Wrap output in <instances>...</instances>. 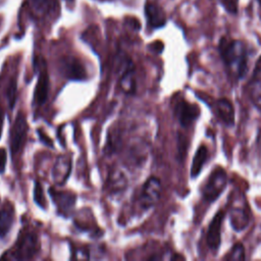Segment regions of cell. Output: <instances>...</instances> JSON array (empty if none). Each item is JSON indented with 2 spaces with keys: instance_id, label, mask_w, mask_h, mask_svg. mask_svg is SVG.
Listing matches in <instances>:
<instances>
[{
  "instance_id": "1",
  "label": "cell",
  "mask_w": 261,
  "mask_h": 261,
  "mask_svg": "<svg viewBox=\"0 0 261 261\" xmlns=\"http://www.w3.org/2000/svg\"><path fill=\"white\" fill-rule=\"evenodd\" d=\"M219 52L229 72L237 79H243L248 70V54L245 45L240 41L223 38L219 43Z\"/></svg>"
},
{
  "instance_id": "2",
  "label": "cell",
  "mask_w": 261,
  "mask_h": 261,
  "mask_svg": "<svg viewBox=\"0 0 261 261\" xmlns=\"http://www.w3.org/2000/svg\"><path fill=\"white\" fill-rule=\"evenodd\" d=\"M227 184V174L222 167H216L209 175L203 188V198L207 203L214 202L224 191Z\"/></svg>"
},
{
  "instance_id": "3",
  "label": "cell",
  "mask_w": 261,
  "mask_h": 261,
  "mask_svg": "<svg viewBox=\"0 0 261 261\" xmlns=\"http://www.w3.org/2000/svg\"><path fill=\"white\" fill-rule=\"evenodd\" d=\"M39 249L38 237L34 232H25L20 236L13 253L14 259L27 260L33 258Z\"/></svg>"
},
{
  "instance_id": "4",
  "label": "cell",
  "mask_w": 261,
  "mask_h": 261,
  "mask_svg": "<svg viewBox=\"0 0 261 261\" xmlns=\"http://www.w3.org/2000/svg\"><path fill=\"white\" fill-rule=\"evenodd\" d=\"M161 194V182L158 177H149L143 186L140 204L144 209H149L153 207L159 200Z\"/></svg>"
},
{
  "instance_id": "5",
  "label": "cell",
  "mask_w": 261,
  "mask_h": 261,
  "mask_svg": "<svg viewBox=\"0 0 261 261\" xmlns=\"http://www.w3.org/2000/svg\"><path fill=\"white\" fill-rule=\"evenodd\" d=\"M27 130H28V123H27L25 116L22 112H19L11 128V135H10L11 153L15 154L20 150L25 139Z\"/></svg>"
},
{
  "instance_id": "6",
  "label": "cell",
  "mask_w": 261,
  "mask_h": 261,
  "mask_svg": "<svg viewBox=\"0 0 261 261\" xmlns=\"http://www.w3.org/2000/svg\"><path fill=\"white\" fill-rule=\"evenodd\" d=\"M224 219V211L218 210L208 226L206 242L212 251H217L221 243V225Z\"/></svg>"
},
{
  "instance_id": "7",
  "label": "cell",
  "mask_w": 261,
  "mask_h": 261,
  "mask_svg": "<svg viewBox=\"0 0 261 261\" xmlns=\"http://www.w3.org/2000/svg\"><path fill=\"white\" fill-rule=\"evenodd\" d=\"M175 114L181 126H190L200 115V108L196 104H191L185 100L178 101L175 106Z\"/></svg>"
},
{
  "instance_id": "8",
  "label": "cell",
  "mask_w": 261,
  "mask_h": 261,
  "mask_svg": "<svg viewBox=\"0 0 261 261\" xmlns=\"http://www.w3.org/2000/svg\"><path fill=\"white\" fill-rule=\"evenodd\" d=\"M215 110L218 118L227 126L234 124V108L231 102L225 98H221L215 103Z\"/></svg>"
},
{
  "instance_id": "9",
  "label": "cell",
  "mask_w": 261,
  "mask_h": 261,
  "mask_svg": "<svg viewBox=\"0 0 261 261\" xmlns=\"http://www.w3.org/2000/svg\"><path fill=\"white\" fill-rule=\"evenodd\" d=\"M14 218L13 205L6 202L0 207V239L5 237L9 231Z\"/></svg>"
},
{
  "instance_id": "10",
  "label": "cell",
  "mask_w": 261,
  "mask_h": 261,
  "mask_svg": "<svg viewBox=\"0 0 261 261\" xmlns=\"http://www.w3.org/2000/svg\"><path fill=\"white\" fill-rule=\"evenodd\" d=\"M229 219L232 228L237 231H242L249 223V214L244 208L234 207L230 210Z\"/></svg>"
},
{
  "instance_id": "11",
  "label": "cell",
  "mask_w": 261,
  "mask_h": 261,
  "mask_svg": "<svg viewBox=\"0 0 261 261\" xmlns=\"http://www.w3.org/2000/svg\"><path fill=\"white\" fill-rule=\"evenodd\" d=\"M145 10H146V16L148 18L149 24L152 28H160L165 24V21H166L165 14L160 7L154 4H148L146 5Z\"/></svg>"
},
{
  "instance_id": "12",
  "label": "cell",
  "mask_w": 261,
  "mask_h": 261,
  "mask_svg": "<svg viewBox=\"0 0 261 261\" xmlns=\"http://www.w3.org/2000/svg\"><path fill=\"white\" fill-rule=\"evenodd\" d=\"M70 173V160L67 157H59L53 168V177L58 184H63Z\"/></svg>"
},
{
  "instance_id": "13",
  "label": "cell",
  "mask_w": 261,
  "mask_h": 261,
  "mask_svg": "<svg viewBox=\"0 0 261 261\" xmlns=\"http://www.w3.org/2000/svg\"><path fill=\"white\" fill-rule=\"evenodd\" d=\"M48 90H49V79L46 70L43 69L38 77V83L35 91V99L39 104H43L46 102L47 96H48Z\"/></svg>"
},
{
  "instance_id": "14",
  "label": "cell",
  "mask_w": 261,
  "mask_h": 261,
  "mask_svg": "<svg viewBox=\"0 0 261 261\" xmlns=\"http://www.w3.org/2000/svg\"><path fill=\"white\" fill-rule=\"evenodd\" d=\"M64 72L69 79L83 80L86 76V70L82 63L73 58L67 59L64 62Z\"/></svg>"
},
{
  "instance_id": "15",
  "label": "cell",
  "mask_w": 261,
  "mask_h": 261,
  "mask_svg": "<svg viewBox=\"0 0 261 261\" xmlns=\"http://www.w3.org/2000/svg\"><path fill=\"white\" fill-rule=\"evenodd\" d=\"M207 158H208V149L205 145H201L196 151L195 156L193 158L192 167H191V177L194 178L199 175Z\"/></svg>"
},
{
  "instance_id": "16",
  "label": "cell",
  "mask_w": 261,
  "mask_h": 261,
  "mask_svg": "<svg viewBox=\"0 0 261 261\" xmlns=\"http://www.w3.org/2000/svg\"><path fill=\"white\" fill-rule=\"evenodd\" d=\"M120 88L125 93H133L135 90V77H134V67L132 62L125 67L121 77H120Z\"/></svg>"
},
{
  "instance_id": "17",
  "label": "cell",
  "mask_w": 261,
  "mask_h": 261,
  "mask_svg": "<svg viewBox=\"0 0 261 261\" xmlns=\"http://www.w3.org/2000/svg\"><path fill=\"white\" fill-rule=\"evenodd\" d=\"M52 198H54L55 202L57 203V206L60 207V209L64 212V211H68L74 203V196L69 195L68 193H63V192H53V196Z\"/></svg>"
},
{
  "instance_id": "18",
  "label": "cell",
  "mask_w": 261,
  "mask_h": 261,
  "mask_svg": "<svg viewBox=\"0 0 261 261\" xmlns=\"http://www.w3.org/2000/svg\"><path fill=\"white\" fill-rule=\"evenodd\" d=\"M245 258V248L241 243L234 244L227 255L224 257L226 260H244Z\"/></svg>"
},
{
  "instance_id": "19",
  "label": "cell",
  "mask_w": 261,
  "mask_h": 261,
  "mask_svg": "<svg viewBox=\"0 0 261 261\" xmlns=\"http://www.w3.org/2000/svg\"><path fill=\"white\" fill-rule=\"evenodd\" d=\"M250 95L253 103L261 109V80L252 81V87L250 90Z\"/></svg>"
},
{
  "instance_id": "20",
  "label": "cell",
  "mask_w": 261,
  "mask_h": 261,
  "mask_svg": "<svg viewBox=\"0 0 261 261\" xmlns=\"http://www.w3.org/2000/svg\"><path fill=\"white\" fill-rule=\"evenodd\" d=\"M43 195L44 194H43V190H42L40 182H36L35 189H34V200L42 208H44L46 206V200Z\"/></svg>"
},
{
  "instance_id": "21",
  "label": "cell",
  "mask_w": 261,
  "mask_h": 261,
  "mask_svg": "<svg viewBox=\"0 0 261 261\" xmlns=\"http://www.w3.org/2000/svg\"><path fill=\"white\" fill-rule=\"evenodd\" d=\"M15 82H11L7 91V97H8V101H9V105L10 107H13L14 101H15Z\"/></svg>"
},
{
  "instance_id": "22",
  "label": "cell",
  "mask_w": 261,
  "mask_h": 261,
  "mask_svg": "<svg viewBox=\"0 0 261 261\" xmlns=\"http://www.w3.org/2000/svg\"><path fill=\"white\" fill-rule=\"evenodd\" d=\"M6 160H7L6 151L4 149H0V173L3 172L4 169H5Z\"/></svg>"
},
{
  "instance_id": "23",
  "label": "cell",
  "mask_w": 261,
  "mask_h": 261,
  "mask_svg": "<svg viewBox=\"0 0 261 261\" xmlns=\"http://www.w3.org/2000/svg\"><path fill=\"white\" fill-rule=\"evenodd\" d=\"M38 134H39V137H40V139H41V141H42L43 143H45L47 146L52 147V142H51V140H50L46 135L42 134V132H41V130H39V132H38Z\"/></svg>"
},
{
  "instance_id": "24",
  "label": "cell",
  "mask_w": 261,
  "mask_h": 261,
  "mask_svg": "<svg viewBox=\"0 0 261 261\" xmlns=\"http://www.w3.org/2000/svg\"><path fill=\"white\" fill-rule=\"evenodd\" d=\"M2 127H3V114L0 110V137H1V133H2Z\"/></svg>"
}]
</instances>
